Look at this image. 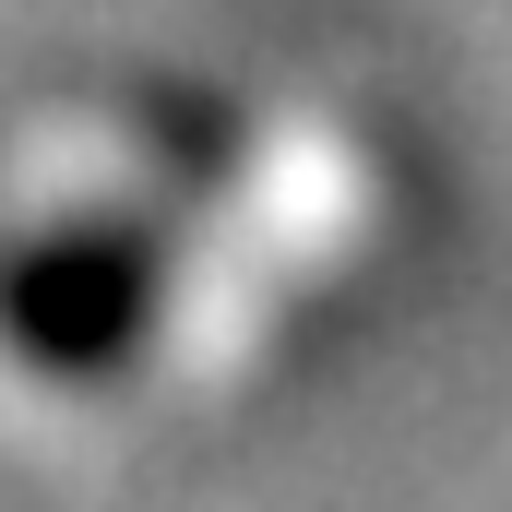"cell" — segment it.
<instances>
[{"mask_svg":"<svg viewBox=\"0 0 512 512\" xmlns=\"http://www.w3.org/2000/svg\"><path fill=\"white\" fill-rule=\"evenodd\" d=\"M179 274V203H96L0 251V346L36 382H120Z\"/></svg>","mask_w":512,"mask_h":512,"instance_id":"6da1fadb","label":"cell"}]
</instances>
